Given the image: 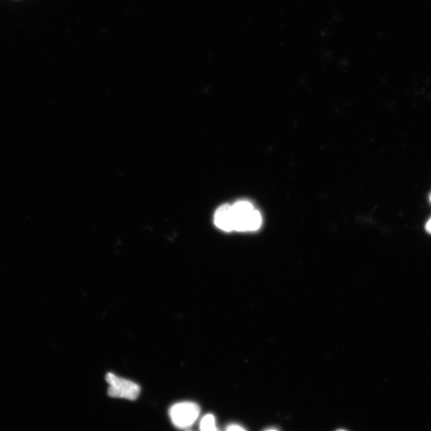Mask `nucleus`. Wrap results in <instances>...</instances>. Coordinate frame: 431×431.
<instances>
[{
  "instance_id": "f257e3e1",
  "label": "nucleus",
  "mask_w": 431,
  "mask_h": 431,
  "mask_svg": "<svg viewBox=\"0 0 431 431\" xmlns=\"http://www.w3.org/2000/svg\"><path fill=\"white\" fill-rule=\"evenodd\" d=\"M234 218V231H256L262 226V217L253 205L247 200H240L232 205Z\"/></svg>"
},
{
  "instance_id": "f03ea898",
  "label": "nucleus",
  "mask_w": 431,
  "mask_h": 431,
  "mask_svg": "<svg viewBox=\"0 0 431 431\" xmlns=\"http://www.w3.org/2000/svg\"><path fill=\"white\" fill-rule=\"evenodd\" d=\"M105 380L109 385V397L116 399H125L128 400H136L139 397L141 387L137 383L123 379L113 373H108L105 375Z\"/></svg>"
},
{
  "instance_id": "7ed1b4c3",
  "label": "nucleus",
  "mask_w": 431,
  "mask_h": 431,
  "mask_svg": "<svg viewBox=\"0 0 431 431\" xmlns=\"http://www.w3.org/2000/svg\"><path fill=\"white\" fill-rule=\"evenodd\" d=\"M200 406L192 401L176 404L169 409L171 421L176 427L186 429L197 421L200 416Z\"/></svg>"
},
{
  "instance_id": "20e7f679",
  "label": "nucleus",
  "mask_w": 431,
  "mask_h": 431,
  "mask_svg": "<svg viewBox=\"0 0 431 431\" xmlns=\"http://www.w3.org/2000/svg\"><path fill=\"white\" fill-rule=\"evenodd\" d=\"M214 223L218 229L226 232L234 231V218L232 205H223L214 215Z\"/></svg>"
},
{
  "instance_id": "39448f33",
  "label": "nucleus",
  "mask_w": 431,
  "mask_h": 431,
  "mask_svg": "<svg viewBox=\"0 0 431 431\" xmlns=\"http://www.w3.org/2000/svg\"><path fill=\"white\" fill-rule=\"evenodd\" d=\"M200 431H219L216 426V420L214 416L206 415L200 423Z\"/></svg>"
},
{
  "instance_id": "423d86ee",
  "label": "nucleus",
  "mask_w": 431,
  "mask_h": 431,
  "mask_svg": "<svg viewBox=\"0 0 431 431\" xmlns=\"http://www.w3.org/2000/svg\"><path fill=\"white\" fill-rule=\"evenodd\" d=\"M226 431H247L244 427L239 426V425H230L226 429Z\"/></svg>"
},
{
  "instance_id": "0eeeda50",
  "label": "nucleus",
  "mask_w": 431,
  "mask_h": 431,
  "mask_svg": "<svg viewBox=\"0 0 431 431\" xmlns=\"http://www.w3.org/2000/svg\"><path fill=\"white\" fill-rule=\"evenodd\" d=\"M426 230L428 233L431 234V218L426 224Z\"/></svg>"
},
{
  "instance_id": "6e6552de",
  "label": "nucleus",
  "mask_w": 431,
  "mask_h": 431,
  "mask_svg": "<svg viewBox=\"0 0 431 431\" xmlns=\"http://www.w3.org/2000/svg\"><path fill=\"white\" fill-rule=\"evenodd\" d=\"M336 431H347V430H336Z\"/></svg>"
},
{
  "instance_id": "1a4fd4ad",
  "label": "nucleus",
  "mask_w": 431,
  "mask_h": 431,
  "mask_svg": "<svg viewBox=\"0 0 431 431\" xmlns=\"http://www.w3.org/2000/svg\"><path fill=\"white\" fill-rule=\"evenodd\" d=\"M267 431H277V430H267Z\"/></svg>"
},
{
  "instance_id": "9d476101",
  "label": "nucleus",
  "mask_w": 431,
  "mask_h": 431,
  "mask_svg": "<svg viewBox=\"0 0 431 431\" xmlns=\"http://www.w3.org/2000/svg\"><path fill=\"white\" fill-rule=\"evenodd\" d=\"M430 202H431V195H430Z\"/></svg>"
}]
</instances>
